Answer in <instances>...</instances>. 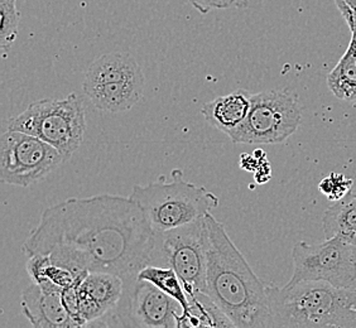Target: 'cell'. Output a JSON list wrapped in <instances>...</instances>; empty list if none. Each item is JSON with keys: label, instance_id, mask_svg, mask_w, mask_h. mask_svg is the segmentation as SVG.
<instances>
[{"label": "cell", "instance_id": "44dd1931", "mask_svg": "<svg viewBox=\"0 0 356 328\" xmlns=\"http://www.w3.org/2000/svg\"><path fill=\"white\" fill-rule=\"evenodd\" d=\"M353 185H354V179L345 177L340 173H331L330 176L322 179L318 185V190L330 201H337L343 199V196H346L353 190Z\"/></svg>", "mask_w": 356, "mask_h": 328}, {"label": "cell", "instance_id": "8fae6325", "mask_svg": "<svg viewBox=\"0 0 356 328\" xmlns=\"http://www.w3.org/2000/svg\"><path fill=\"white\" fill-rule=\"evenodd\" d=\"M23 315L35 328H76L77 325L62 302V288L47 281L28 286L21 297Z\"/></svg>", "mask_w": 356, "mask_h": 328}, {"label": "cell", "instance_id": "30bf717a", "mask_svg": "<svg viewBox=\"0 0 356 328\" xmlns=\"http://www.w3.org/2000/svg\"><path fill=\"white\" fill-rule=\"evenodd\" d=\"M181 313L182 307L176 300L151 281L136 279L125 283L122 301L104 318L102 327H177Z\"/></svg>", "mask_w": 356, "mask_h": 328}, {"label": "cell", "instance_id": "ffe728a7", "mask_svg": "<svg viewBox=\"0 0 356 328\" xmlns=\"http://www.w3.org/2000/svg\"><path fill=\"white\" fill-rule=\"evenodd\" d=\"M21 13L17 9V0H0V48L7 57L18 35Z\"/></svg>", "mask_w": 356, "mask_h": 328}, {"label": "cell", "instance_id": "ac0fdd59", "mask_svg": "<svg viewBox=\"0 0 356 328\" xmlns=\"http://www.w3.org/2000/svg\"><path fill=\"white\" fill-rule=\"evenodd\" d=\"M327 86L340 100H356V42L353 40L346 52L327 76Z\"/></svg>", "mask_w": 356, "mask_h": 328}, {"label": "cell", "instance_id": "6da1fadb", "mask_svg": "<svg viewBox=\"0 0 356 328\" xmlns=\"http://www.w3.org/2000/svg\"><path fill=\"white\" fill-rule=\"evenodd\" d=\"M156 239L151 221L131 196L97 195L46 208L23 252L48 255L76 275L108 272L129 283L151 265Z\"/></svg>", "mask_w": 356, "mask_h": 328}, {"label": "cell", "instance_id": "603a6c76", "mask_svg": "<svg viewBox=\"0 0 356 328\" xmlns=\"http://www.w3.org/2000/svg\"><path fill=\"white\" fill-rule=\"evenodd\" d=\"M337 8L340 10V13L343 14V19L348 23L350 31H351V40L356 42V10L350 8L348 4L341 3L337 4Z\"/></svg>", "mask_w": 356, "mask_h": 328}, {"label": "cell", "instance_id": "5b68a950", "mask_svg": "<svg viewBox=\"0 0 356 328\" xmlns=\"http://www.w3.org/2000/svg\"><path fill=\"white\" fill-rule=\"evenodd\" d=\"M8 130L40 138L69 159L83 142L86 117L83 100L75 92L65 99L38 100L12 117Z\"/></svg>", "mask_w": 356, "mask_h": 328}, {"label": "cell", "instance_id": "cb8c5ba5", "mask_svg": "<svg viewBox=\"0 0 356 328\" xmlns=\"http://www.w3.org/2000/svg\"><path fill=\"white\" fill-rule=\"evenodd\" d=\"M341 3H345V4H348L350 8H353V9H355L356 10V0H335V4H341Z\"/></svg>", "mask_w": 356, "mask_h": 328}, {"label": "cell", "instance_id": "484cf974", "mask_svg": "<svg viewBox=\"0 0 356 328\" xmlns=\"http://www.w3.org/2000/svg\"><path fill=\"white\" fill-rule=\"evenodd\" d=\"M192 0H188V3H191Z\"/></svg>", "mask_w": 356, "mask_h": 328}, {"label": "cell", "instance_id": "9a60e30c", "mask_svg": "<svg viewBox=\"0 0 356 328\" xmlns=\"http://www.w3.org/2000/svg\"><path fill=\"white\" fill-rule=\"evenodd\" d=\"M124 290L123 278L108 272H90L79 287V293L96 302L103 309L105 317L118 307L123 298Z\"/></svg>", "mask_w": 356, "mask_h": 328}, {"label": "cell", "instance_id": "277c9868", "mask_svg": "<svg viewBox=\"0 0 356 328\" xmlns=\"http://www.w3.org/2000/svg\"><path fill=\"white\" fill-rule=\"evenodd\" d=\"M172 181L161 176L156 182L133 187L131 197L143 208L156 233L187 225L219 206V199L205 187L184 179V172L173 170Z\"/></svg>", "mask_w": 356, "mask_h": 328}, {"label": "cell", "instance_id": "9c48e42d", "mask_svg": "<svg viewBox=\"0 0 356 328\" xmlns=\"http://www.w3.org/2000/svg\"><path fill=\"white\" fill-rule=\"evenodd\" d=\"M66 161L55 147L27 133L7 130L0 139V179L28 187L41 181Z\"/></svg>", "mask_w": 356, "mask_h": 328}, {"label": "cell", "instance_id": "52a82bcc", "mask_svg": "<svg viewBox=\"0 0 356 328\" xmlns=\"http://www.w3.org/2000/svg\"><path fill=\"white\" fill-rule=\"evenodd\" d=\"M302 109L288 90H267L252 95L247 119L227 137L235 144H280L300 128Z\"/></svg>", "mask_w": 356, "mask_h": 328}, {"label": "cell", "instance_id": "d4e9b609", "mask_svg": "<svg viewBox=\"0 0 356 328\" xmlns=\"http://www.w3.org/2000/svg\"><path fill=\"white\" fill-rule=\"evenodd\" d=\"M355 259H356V244H355Z\"/></svg>", "mask_w": 356, "mask_h": 328}, {"label": "cell", "instance_id": "3957f363", "mask_svg": "<svg viewBox=\"0 0 356 328\" xmlns=\"http://www.w3.org/2000/svg\"><path fill=\"white\" fill-rule=\"evenodd\" d=\"M273 327L356 328V288L325 281L269 286Z\"/></svg>", "mask_w": 356, "mask_h": 328}, {"label": "cell", "instance_id": "7402d4cb", "mask_svg": "<svg viewBox=\"0 0 356 328\" xmlns=\"http://www.w3.org/2000/svg\"><path fill=\"white\" fill-rule=\"evenodd\" d=\"M192 7L201 14L210 13L213 9H229V8H245L248 0H192Z\"/></svg>", "mask_w": 356, "mask_h": 328}, {"label": "cell", "instance_id": "7a4b0ae2", "mask_svg": "<svg viewBox=\"0 0 356 328\" xmlns=\"http://www.w3.org/2000/svg\"><path fill=\"white\" fill-rule=\"evenodd\" d=\"M205 219L209 246L204 293L233 322L234 327H273L269 286L254 273L224 225L210 212Z\"/></svg>", "mask_w": 356, "mask_h": 328}, {"label": "cell", "instance_id": "ba28073f", "mask_svg": "<svg viewBox=\"0 0 356 328\" xmlns=\"http://www.w3.org/2000/svg\"><path fill=\"white\" fill-rule=\"evenodd\" d=\"M355 244L341 235L321 244L297 243L292 250L293 274L288 286L325 281L337 288H356Z\"/></svg>", "mask_w": 356, "mask_h": 328}, {"label": "cell", "instance_id": "8992f818", "mask_svg": "<svg viewBox=\"0 0 356 328\" xmlns=\"http://www.w3.org/2000/svg\"><path fill=\"white\" fill-rule=\"evenodd\" d=\"M209 229L205 216L163 233H157L151 265L172 268L190 297L205 292Z\"/></svg>", "mask_w": 356, "mask_h": 328}, {"label": "cell", "instance_id": "4fadbf2b", "mask_svg": "<svg viewBox=\"0 0 356 328\" xmlns=\"http://www.w3.org/2000/svg\"><path fill=\"white\" fill-rule=\"evenodd\" d=\"M127 81L145 82L143 71L133 56L114 52L100 56L90 65L83 88Z\"/></svg>", "mask_w": 356, "mask_h": 328}, {"label": "cell", "instance_id": "7c38bea8", "mask_svg": "<svg viewBox=\"0 0 356 328\" xmlns=\"http://www.w3.org/2000/svg\"><path fill=\"white\" fill-rule=\"evenodd\" d=\"M252 95L245 90H236L232 94L219 96L202 105L201 114L213 128L229 136L247 119Z\"/></svg>", "mask_w": 356, "mask_h": 328}, {"label": "cell", "instance_id": "2e32d148", "mask_svg": "<svg viewBox=\"0 0 356 328\" xmlns=\"http://www.w3.org/2000/svg\"><path fill=\"white\" fill-rule=\"evenodd\" d=\"M190 308L186 313L177 315V327H234L225 313L213 300L202 292H196L188 297Z\"/></svg>", "mask_w": 356, "mask_h": 328}, {"label": "cell", "instance_id": "5bb4252c", "mask_svg": "<svg viewBox=\"0 0 356 328\" xmlns=\"http://www.w3.org/2000/svg\"><path fill=\"white\" fill-rule=\"evenodd\" d=\"M145 82H114L83 88L85 95L96 109L106 113H124L134 108L144 95Z\"/></svg>", "mask_w": 356, "mask_h": 328}, {"label": "cell", "instance_id": "e0dca14e", "mask_svg": "<svg viewBox=\"0 0 356 328\" xmlns=\"http://www.w3.org/2000/svg\"><path fill=\"white\" fill-rule=\"evenodd\" d=\"M322 229L326 239L341 235L356 243V195L349 192L343 199L334 201L323 213Z\"/></svg>", "mask_w": 356, "mask_h": 328}, {"label": "cell", "instance_id": "d6986e66", "mask_svg": "<svg viewBox=\"0 0 356 328\" xmlns=\"http://www.w3.org/2000/svg\"><path fill=\"white\" fill-rule=\"evenodd\" d=\"M137 279L151 281L152 284L159 288L162 292L176 300L182 307V313L188 311L190 298L186 293L184 283L172 268L148 265L139 272Z\"/></svg>", "mask_w": 356, "mask_h": 328}]
</instances>
